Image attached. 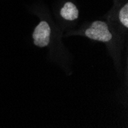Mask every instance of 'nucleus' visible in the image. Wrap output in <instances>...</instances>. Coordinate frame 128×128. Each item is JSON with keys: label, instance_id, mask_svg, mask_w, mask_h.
Here are the masks:
<instances>
[{"label": "nucleus", "instance_id": "3", "mask_svg": "<svg viewBox=\"0 0 128 128\" xmlns=\"http://www.w3.org/2000/svg\"><path fill=\"white\" fill-rule=\"evenodd\" d=\"M61 16L66 20L73 21L78 17V9L72 2H67L61 10Z\"/></svg>", "mask_w": 128, "mask_h": 128}, {"label": "nucleus", "instance_id": "2", "mask_svg": "<svg viewBox=\"0 0 128 128\" xmlns=\"http://www.w3.org/2000/svg\"><path fill=\"white\" fill-rule=\"evenodd\" d=\"M51 28L47 22H41L33 32L34 43L38 47H45L50 42Z\"/></svg>", "mask_w": 128, "mask_h": 128}, {"label": "nucleus", "instance_id": "4", "mask_svg": "<svg viewBox=\"0 0 128 128\" xmlns=\"http://www.w3.org/2000/svg\"><path fill=\"white\" fill-rule=\"evenodd\" d=\"M119 18L122 24L127 28L128 27V4H126L120 11Z\"/></svg>", "mask_w": 128, "mask_h": 128}, {"label": "nucleus", "instance_id": "1", "mask_svg": "<svg viewBox=\"0 0 128 128\" xmlns=\"http://www.w3.org/2000/svg\"><path fill=\"white\" fill-rule=\"evenodd\" d=\"M85 34L91 39L100 42H108L112 38V34L107 24L101 21H95L93 22L90 27L86 30Z\"/></svg>", "mask_w": 128, "mask_h": 128}]
</instances>
